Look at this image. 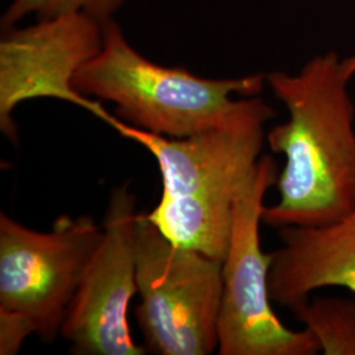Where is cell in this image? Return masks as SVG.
<instances>
[{
	"label": "cell",
	"mask_w": 355,
	"mask_h": 355,
	"mask_svg": "<svg viewBox=\"0 0 355 355\" xmlns=\"http://www.w3.org/2000/svg\"><path fill=\"white\" fill-rule=\"evenodd\" d=\"M277 230L283 246L268 272L272 303L295 313L321 288L343 287L355 295V205L330 224Z\"/></svg>",
	"instance_id": "9c48e42d"
},
{
	"label": "cell",
	"mask_w": 355,
	"mask_h": 355,
	"mask_svg": "<svg viewBox=\"0 0 355 355\" xmlns=\"http://www.w3.org/2000/svg\"><path fill=\"white\" fill-rule=\"evenodd\" d=\"M274 116L265 101L249 96L223 123L182 139L132 127L114 116L107 124L155 158L162 209L187 228L216 234L232 229L234 204L257 173L265 124Z\"/></svg>",
	"instance_id": "7a4b0ae2"
},
{
	"label": "cell",
	"mask_w": 355,
	"mask_h": 355,
	"mask_svg": "<svg viewBox=\"0 0 355 355\" xmlns=\"http://www.w3.org/2000/svg\"><path fill=\"white\" fill-rule=\"evenodd\" d=\"M295 318L311 330L324 355H355V299L315 297Z\"/></svg>",
	"instance_id": "30bf717a"
},
{
	"label": "cell",
	"mask_w": 355,
	"mask_h": 355,
	"mask_svg": "<svg viewBox=\"0 0 355 355\" xmlns=\"http://www.w3.org/2000/svg\"><path fill=\"white\" fill-rule=\"evenodd\" d=\"M145 349L158 355H208L218 347L223 262L168 241L139 212L135 229Z\"/></svg>",
	"instance_id": "277c9868"
},
{
	"label": "cell",
	"mask_w": 355,
	"mask_h": 355,
	"mask_svg": "<svg viewBox=\"0 0 355 355\" xmlns=\"http://www.w3.org/2000/svg\"><path fill=\"white\" fill-rule=\"evenodd\" d=\"M124 0H13L3 16V26H11L26 15L35 13L41 20L82 13L101 24L110 20Z\"/></svg>",
	"instance_id": "8fae6325"
},
{
	"label": "cell",
	"mask_w": 355,
	"mask_h": 355,
	"mask_svg": "<svg viewBox=\"0 0 355 355\" xmlns=\"http://www.w3.org/2000/svg\"><path fill=\"white\" fill-rule=\"evenodd\" d=\"M32 333L35 328L28 318L12 311L0 309V354H17Z\"/></svg>",
	"instance_id": "7c38bea8"
},
{
	"label": "cell",
	"mask_w": 355,
	"mask_h": 355,
	"mask_svg": "<svg viewBox=\"0 0 355 355\" xmlns=\"http://www.w3.org/2000/svg\"><path fill=\"white\" fill-rule=\"evenodd\" d=\"M103 46L102 24L76 13L44 19L37 26L15 31L0 44V129L17 139L13 110L24 101L54 98L85 108L107 120L102 105L73 87L76 71Z\"/></svg>",
	"instance_id": "ba28073f"
},
{
	"label": "cell",
	"mask_w": 355,
	"mask_h": 355,
	"mask_svg": "<svg viewBox=\"0 0 355 355\" xmlns=\"http://www.w3.org/2000/svg\"><path fill=\"white\" fill-rule=\"evenodd\" d=\"M278 175L274 158L262 155L253 180L234 204L228 252L223 262L218 355H316L321 352L311 330L287 328L271 306L268 272L274 253L262 250L259 225L265 196Z\"/></svg>",
	"instance_id": "5b68a950"
},
{
	"label": "cell",
	"mask_w": 355,
	"mask_h": 355,
	"mask_svg": "<svg viewBox=\"0 0 355 355\" xmlns=\"http://www.w3.org/2000/svg\"><path fill=\"white\" fill-rule=\"evenodd\" d=\"M101 51L73 78V87L85 98L116 104L120 120L132 127L182 139L215 127L228 119L243 98L257 96L263 74L237 79H205L183 67H166L135 51L110 19L102 23Z\"/></svg>",
	"instance_id": "3957f363"
},
{
	"label": "cell",
	"mask_w": 355,
	"mask_h": 355,
	"mask_svg": "<svg viewBox=\"0 0 355 355\" xmlns=\"http://www.w3.org/2000/svg\"><path fill=\"white\" fill-rule=\"evenodd\" d=\"M354 74L355 54L341 60L329 51L297 74L266 76L288 120L267 135L270 149L286 164L275 183L279 199L263 208V224L325 225L354 208L355 105L347 89Z\"/></svg>",
	"instance_id": "6da1fadb"
},
{
	"label": "cell",
	"mask_w": 355,
	"mask_h": 355,
	"mask_svg": "<svg viewBox=\"0 0 355 355\" xmlns=\"http://www.w3.org/2000/svg\"><path fill=\"white\" fill-rule=\"evenodd\" d=\"M136 196L125 183L110 193L103 237L67 309L61 334L76 355H144L128 324L139 292L135 229Z\"/></svg>",
	"instance_id": "52a82bcc"
},
{
	"label": "cell",
	"mask_w": 355,
	"mask_h": 355,
	"mask_svg": "<svg viewBox=\"0 0 355 355\" xmlns=\"http://www.w3.org/2000/svg\"><path fill=\"white\" fill-rule=\"evenodd\" d=\"M103 228L89 215L60 216L51 232L0 215V309L28 318L51 343L64 324Z\"/></svg>",
	"instance_id": "8992f818"
}]
</instances>
